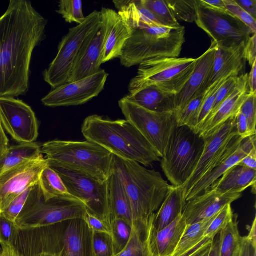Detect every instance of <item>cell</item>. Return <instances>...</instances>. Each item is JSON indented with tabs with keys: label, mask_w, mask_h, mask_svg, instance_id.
<instances>
[{
	"label": "cell",
	"mask_w": 256,
	"mask_h": 256,
	"mask_svg": "<svg viewBox=\"0 0 256 256\" xmlns=\"http://www.w3.org/2000/svg\"><path fill=\"white\" fill-rule=\"evenodd\" d=\"M46 24L30 1H10L0 18V97L28 92L32 52L44 40Z\"/></svg>",
	"instance_id": "1"
},
{
	"label": "cell",
	"mask_w": 256,
	"mask_h": 256,
	"mask_svg": "<svg viewBox=\"0 0 256 256\" xmlns=\"http://www.w3.org/2000/svg\"><path fill=\"white\" fill-rule=\"evenodd\" d=\"M122 19L130 28L119 58L130 68L155 58H178L185 42V28L162 26L140 0H114Z\"/></svg>",
	"instance_id": "2"
},
{
	"label": "cell",
	"mask_w": 256,
	"mask_h": 256,
	"mask_svg": "<svg viewBox=\"0 0 256 256\" xmlns=\"http://www.w3.org/2000/svg\"><path fill=\"white\" fill-rule=\"evenodd\" d=\"M112 170L118 176L126 191L132 210V226H146L172 186L158 172L114 155Z\"/></svg>",
	"instance_id": "3"
},
{
	"label": "cell",
	"mask_w": 256,
	"mask_h": 256,
	"mask_svg": "<svg viewBox=\"0 0 256 256\" xmlns=\"http://www.w3.org/2000/svg\"><path fill=\"white\" fill-rule=\"evenodd\" d=\"M82 132L86 140L119 158L146 166L160 160L148 142L126 120H114L90 116L83 122Z\"/></svg>",
	"instance_id": "4"
},
{
	"label": "cell",
	"mask_w": 256,
	"mask_h": 256,
	"mask_svg": "<svg viewBox=\"0 0 256 256\" xmlns=\"http://www.w3.org/2000/svg\"><path fill=\"white\" fill-rule=\"evenodd\" d=\"M40 151L48 166L78 171L102 182L106 181L112 172L114 155L87 140H52L41 145Z\"/></svg>",
	"instance_id": "5"
},
{
	"label": "cell",
	"mask_w": 256,
	"mask_h": 256,
	"mask_svg": "<svg viewBox=\"0 0 256 256\" xmlns=\"http://www.w3.org/2000/svg\"><path fill=\"white\" fill-rule=\"evenodd\" d=\"M204 139L186 126H176L168 141L161 168L174 186H182L194 172L202 154Z\"/></svg>",
	"instance_id": "6"
},
{
	"label": "cell",
	"mask_w": 256,
	"mask_h": 256,
	"mask_svg": "<svg viewBox=\"0 0 256 256\" xmlns=\"http://www.w3.org/2000/svg\"><path fill=\"white\" fill-rule=\"evenodd\" d=\"M196 58H155L140 64L136 76L128 84L129 92L154 86L170 95L182 89L192 76Z\"/></svg>",
	"instance_id": "7"
},
{
	"label": "cell",
	"mask_w": 256,
	"mask_h": 256,
	"mask_svg": "<svg viewBox=\"0 0 256 256\" xmlns=\"http://www.w3.org/2000/svg\"><path fill=\"white\" fill-rule=\"evenodd\" d=\"M86 212L85 205L79 200L54 198L45 200L38 182L33 186L14 222L18 229H30L73 219H84Z\"/></svg>",
	"instance_id": "8"
},
{
	"label": "cell",
	"mask_w": 256,
	"mask_h": 256,
	"mask_svg": "<svg viewBox=\"0 0 256 256\" xmlns=\"http://www.w3.org/2000/svg\"><path fill=\"white\" fill-rule=\"evenodd\" d=\"M100 11L94 10L84 20L69 30L62 40L55 58L43 72L44 81L55 88L69 82L74 64L86 38L100 24Z\"/></svg>",
	"instance_id": "9"
},
{
	"label": "cell",
	"mask_w": 256,
	"mask_h": 256,
	"mask_svg": "<svg viewBox=\"0 0 256 256\" xmlns=\"http://www.w3.org/2000/svg\"><path fill=\"white\" fill-rule=\"evenodd\" d=\"M126 120L130 123L162 158L170 137L176 126L172 112H154L129 101L124 96L118 101Z\"/></svg>",
	"instance_id": "10"
},
{
	"label": "cell",
	"mask_w": 256,
	"mask_h": 256,
	"mask_svg": "<svg viewBox=\"0 0 256 256\" xmlns=\"http://www.w3.org/2000/svg\"><path fill=\"white\" fill-rule=\"evenodd\" d=\"M49 166L59 174L71 194L84 204L87 212L104 221L111 228L107 180L102 182L64 167Z\"/></svg>",
	"instance_id": "11"
},
{
	"label": "cell",
	"mask_w": 256,
	"mask_h": 256,
	"mask_svg": "<svg viewBox=\"0 0 256 256\" xmlns=\"http://www.w3.org/2000/svg\"><path fill=\"white\" fill-rule=\"evenodd\" d=\"M194 22L218 46L230 48L246 44L254 34L251 30L228 10L212 9L196 0Z\"/></svg>",
	"instance_id": "12"
},
{
	"label": "cell",
	"mask_w": 256,
	"mask_h": 256,
	"mask_svg": "<svg viewBox=\"0 0 256 256\" xmlns=\"http://www.w3.org/2000/svg\"><path fill=\"white\" fill-rule=\"evenodd\" d=\"M0 122L20 143L34 142L38 135V121L32 108L14 98L0 97Z\"/></svg>",
	"instance_id": "13"
},
{
	"label": "cell",
	"mask_w": 256,
	"mask_h": 256,
	"mask_svg": "<svg viewBox=\"0 0 256 256\" xmlns=\"http://www.w3.org/2000/svg\"><path fill=\"white\" fill-rule=\"evenodd\" d=\"M108 74L100 69L98 72L77 81L54 88L42 99L49 107L74 106L84 104L103 90Z\"/></svg>",
	"instance_id": "14"
},
{
	"label": "cell",
	"mask_w": 256,
	"mask_h": 256,
	"mask_svg": "<svg viewBox=\"0 0 256 256\" xmlns=\"http://www.w3.org/2000/svg\"><path fill=\"white\" fill-rule=\"evenodd\" d=\"M48 166L42 154L0 175V213L18 196L38 183L41 172Z\"/></svg>",
	"instance_id": "15"
},
{
	"label": "cell",
	"mask_w": 256,
	"mask_h": 256,
	"mask_svg": "<svg viewBox=\"0 0 256 256\" xmlns=\"http://www.w3.org/2000/svg\"><path fill=\"white\" fill-rule=\"evenodd\" d=\"M67 221L30 229H18L12 247L20 256H38L44 253L58 256L62 248Z\"/></svg>",
	"instance_id": "16"
},
{
	"label": "cell",
	"mask_w": 256,
	"mask_h": 256,
	"mask_svg": "<svg viewBox=\"0 0 256 256\" xmlns=\"http://www.w3.org/2000/svg\"><path fill=\"white\" fill-rule=\"evenodd\" d=\"M236 116L229 118L204 139V148L198 162L188 180L180 186L184 196L201 178L214 168L232 138L238 134Z\"/></svg>",
	"instance_id": "17"
},
{
	"label": "cell",
	"mask_w": 256,
	"mask_h": 256,
	"mask_svg": "<svg viewBox=\"0 0 256 256\" xmlns=\"http://www.w3.org/2000/svg\"><path fill=\"white\" fill-rule=\"evenodd\" d=\"M106 26L102 20L83 42L76 58L70 82L88 77L100 70Z\"/></svg>",
	"instance_id": "18"
},
{
	"label": "cell",
	"mask_w": 256,
	"mask_h": 256,
	"mask_svg": "<svg viewBox=\"0 0 256 256\" xmlns=\"http://www.w3.org/2000/svg\"><path fill=\"white\" fill-rule=\"evenodd\" d=\"M216 50L212 41L210 48L196 58L194 72L180 92L174 96V114L178 113L194 96L210 86V80Z\"/></svg>",
	"instance_id": "19"
},
{
	"label": "cell",
	"mask_w": 256,
	"mask_h": 256,
	"mask_svg": "<svg viewBox=\"0 0 256 256\" xmlns=\"http://www.w3.org/2000/svg\"><path fill=\"white\" fill-rule=\"evenodd\" d=\"M241 196V193L224 194L209 188L202 194L186 202L182 216L187 224L211 218Z\"/></svg>",
	"instance_id": "20"
},
{
	"label": "cell",
	"mask_w": 256,
	"mask_h": 256,
	"mask_svg": "<svg viewBox=\"0 0 256 256\" xmlns=\"http://www.w3.org/2000/svg\"><path fill=\"white\" fill-rule=\"evenodd\" d=\"M106 26L102 64L120 58L130 38V28L116 11L103 8L100 11Z\"/></svg>",
	"instance_id": "21"
},
{
	"label": "cell",
	"mask_w": 256,
	"mask_h": 256,
	"mask_svg": "<svg viewBox=\"0 0 256 256\" xmlns=\"http://www.w3.org/2000/svg\"><path fill=\"white\" fill-rule=\"evenodd\" d=\"M243 138L238 134L232 138L226 149L214 168L201 178L184 196L186 202L202 194L212 184L220 178L226 171L238 164L248 154L240 146Z\"/></svg>",
	"instance_id": "22"
},
{
	"label": "cell",
	"mask_w": 256,
	"mask_h": 256,
	"mask_svg": "<svg viewBox=\"0 0 256 256\" xmlns=\"http://www.w3.org/2000/svg\"><path fill=\"white\" fill-rule=\"evenodd\" d=\"M93 231L84 219L68 220L62 236V248L58 256H95Z\"/></svg>",
	"instance_id": "23"
},
{
	"label": "cell",
	"mask_w": 256,
	"mask_h": 256,
	"mask_svg": "<svg viewBox=\"0 0 256 256\" xmlns=\"http://www.w3.org/2000/svg\"><path fill=\"white\" fill-rule=\"evenodd\" d=\"M187 224L180 214L168 226L155 230L150 220L147 228V240L153 256H171L181 238Z\"/></svg>",
	"instance_id": "24"
},
{
	"label": "cell",
	"mask_w": 256,
	"mask_h": 256,
	"mask_svg": "<svg viewBox=\"0 0 256 256\" xmlns=\"http://www.w3.org/2000/svg\"><path fill=\"white\" fill-rule=\"evenodd\" d=\"M245 45L243 44L236 47L226 48L216 44L210 86L225 77L244 74L243 72L246 62Z\"/></svg>",
	"instance_id": "25"
},
{
	"label": "cell",
	"mask_w": 256,
	"mask_h": 256,
	"mask_svg": "<svg viewBox=\"0 0 256 256\" xmlns=\"http://www.w3.org/2000/svg\"><path fill=\"white\" fill-rule=\"evenodd\" d=\"M248 76L204 123L198 134L204 139L229 118L236 116L249 93Z\"/></svg>",
	"instance_id": "26"
},
{
	"label": "cell",
	"mask_w": 256,
	"mask_h": 256,
	"mask_svg": "<svg viewBox=\"0 0 256 256\" xmlns=\"http://www.w3.org/2000/svg\"><path fill=\"white\" fill-rule=\"evenodd\" d=\"M256 180V170L236 164L226 171L209 188L224 194L242 193L250 186L253 187L255 190Z\"/></svg>",
	"instance_id": "27"
},
{
	"label": "cell",
	"mask_w": 256,
	"mask_h": 256,
	"mask_svg": "<svg viewBox=\"0 0 256 256\" xmlns=\"http://www.w3.org/2000/svg\"><path fill=\"white\" fill-rule=\"evenodd\" d=\"M174 96L154 86H148L129 92L125 97L132 102L150 111L174 113Z\"/></svg>",
	"instance_id": "28"
},
{
	"label": "cell",
	"mask_w": 256,
	"mask_h": 256,
	"mask_svg": "<svg viewBox=\"0 0 256 256\" xmlns=\"http://www.w3.org/2000/svg\"><path fill=\"white\" fill-rule=\"evenodd\" d=\"M186 203L182 188L172 186L158 210L149 219L152 227L160 230L168 226L182 214Z\"/></svg>",
	"instance_id": "29"
},
{
	"label": "cell",
	"mask_w": 256,
	"mask_h": 256,
	"mask_svg": "<svg viewBox=\"0 0 256 256\" xmlns=\"http://www.w3.org/2000/svg\"><path fill=\"white\" fill-rule=\"evenodd\" d=\"M107 183L111 222L114 218H121L132 226V213L128 196L120 178L112 170Z\"/></svg>",
	"instance_id": "30"
},
{
	"label": "cell",
	"mask_w": 256,
	"mask_h": 256,
	"mask_svg": "<svg viewBox=\"0 0 256 256\" xmlns=\"http://www.w3.org/2000/svg\"><path fill=\"white\" fill-rule=\"evenodd\" d=\"M38 184L45 200L54 198L79 200L71 194L59 174L49 166L41 172Z\"/></svg>",
	"instance_id": "31"
},
{
	"label": "cell",
	"mask_w": 256,
	"mask_h": 256,
	"mask_svg": "<svg viewBox=\"0 0 256 256\" xmlns=\"http://www.w3.org/2000/svg\"><path fill=\"white\" fill-rule=\"evenodd\" d=\"M40 148L41 146L35 142L20 143L10 146L7 154L0 165V175L23 162L42 154Z\"/></svg>",
	"instance_id": "32"
},
{
	"label": "cell",
	"mask_w": 256,
	"mask_h": 256,
	"mask_svg": "<svg viewBox=\"0 0 256 256\" xmlns=\"http://www.w3.org/2000/svg\"><path fill=\"white\" fill-rule=\"evenodd\" d=\"M187 224L174 251L171 256H187L190 252L202 240L206 228L215 217Z\"/></svg>",
	"instance_id": "33"
},
{
	"label": "cell",
	"mask_w": 256,
	"mask_h": 256,
	"mask_svg": "<svg viewBox=\"0 0 256 256\" xmlns=\"http://www.w3.org/2000/svg\"><path fill=\"white\" fill-rule=\"evenodd\" d=\"M238 216L220 232V243L218 256H239L241 250L242 237L238 227Z\"/></svg>",
	"instance_id": "34"
},
{
	"label": "cell",
	"mask_w": 256,
	"mask_h": 256,
	"mask_svg": "<svg viewBox=\"0 0 256 256\" xmlns=\"http://www.w3.org/2000/svg\"><path fill=\"white\" fill-rule=\"evenodd\" d=\"M234 215L231 204H226L216 214L204 231L202 240L188 254H192L204 246L212 242L216 236L232 220Z\"/></svg>",
	"instance_id": "35"
},
{
	"label": "cell",
	"mask_w": 256,
	"mask_h": 256,
	"mask_svg": "<svg viewBox=\"0 0 256 256\" xmlns=\"http://www.w3.org/2000/svg\"><path fill=\"white\" fill-rule=\"evenodd\" d=\"M147 228L148 226H132L130 240L118 256H153L148 245Z\"/></svg>",
	"instance_id": "36"
},
{
	"label": "cell",
	"mask_w": 256,
	"mask_h": 256,
	"mask_svg": "<svg viewBox=\"0 0 256 256\" xmlns=\"http://www.w3.org/2000/svg\"><path fill=\"white\" fill-rule=\"evenodd\" d=\"M208 89L193 98L178 113L174 114L176 126H186L194 130L198 112Z\"/></svg>",
	"instance_id": "37"
},
{
	"label": "cell",
	"mask_w": 256,
	"mask_h": 256,
	"mask_svg": "<svg viewBox=\"0 0 256 256\" xmlns=\"http://www.w3.org/2000/svg\"><path fill=\"white\" fill-rule=\"evenodd\" d=\"M140 2L162 26L170 28H178L180 26L166 0H140Z\"/></svg>",
	"instance_id": "38"
},
{
	"label": "cell",
	"mask_w": 256,
	"mask_h": 256,
	"mask_svg": "<svg viewBox=\"0 0 256 256\" xmlns=\"http://www.w3.org/2000/svg\"><path fill=\"white\" fill-rule=\"evenodd\" d=\"M132 226L121 218H114L111 222V236L114 254H120L128 244L132 232Z\"/></svg>",
	"instance_id": "39"
},
{
	"label": "cell",
	"mask_w": 256,
	"mask_h": 256,
	"mask_svg": "<svg viewBox=\"0 0 256 256\" xmlns=\"http://www.w3.org/2000/svg\"><path fill=\"white\" fill-rule=\"evenodd\" d=\"M230 76L218 80L208 88L198 112L195 128L193 130L196 133H199L202 126L210 114L214 106L218 90L226 80Z\"/></svg>",
	"instance_id": "40"
},
{
	"label": "cell",
	"mask_w": 256,
	"mask_h": 256,
	"mask_svg": "<svg viewBox=\"0 0 256 256\" xmlns=\"http://www.w3.org/2000/svg\"><path fill=\"white\" fill-rule=\"evenodd\" d=\"M57 12L68 23L82 24L85 20L80 0H60Z\"/></svg>",
	"instance_id": "41"
},
{
	"label": "cell",
	"mask_w": 256,
	"mask_h": 256,
	"mask_svg": "<svg viewBox=\"0 0 256 256\" xmlns=\"http://www.w3.org/2000/svg\"><path fill=\"white\" fill-rule=\"evenodd\" d=\"M248 76V74L246 73L238 76H230L226 80L216 92L214 106L207 120L216 112Z\"/></svg>",
	"instance_id": "42"
},
{
	"label": "cell",
	"mask_w": 256,
	"mask_h": 256,
	"mask_svg": "<svg viewBox=\"0 0 256 256\" xmlns=\"http://www.w3.org/2000/svg\"><path fill=\"white\" fill-rule=\"evenodd\" d=\"M176 20L192 22L196 16V0H166Z\"/></svg>",
	"instance_id": "43"
},
{
	"label": "cell",
	"mask_w": 256,
	"mask_h": 256,
	"mask_svg": "<svg viewBox=\"0 0 256 256\" xmlns=\"http://www.w3.org/2000/svg\"><path fill=\"white\" fill-rule=\"evenodd\" d=\"M92 246L95 256H114L112 236L104 232H93Z\"/></svg>",
	"instance_id": "44"
},
{
	"label": "cell",
	"mask_w": 256,
	"mask_h": 256,
	"mask_svg": "<svg viewBox=\"0 0 256 256\" xmlns=\"http://www.w3.org/2000/svg\"><path fill=\"white\" fill-rule=\"evenodd\" d=\"M256 92L248 94L246 98L242 104L239 112L246 118L249 130L252 135L256 134Z\"/></svg>",
	"instance_id": "45"
},
{
	"label": "cell",
	"mask_w": 256,
	"mask_h": 256,
	"mask_svg": "<svg viewBox=\"0 0 256 256\" xmlns=\"http://www.w3.org/2000/svg\"><path fill=\"white\" fill-rule=\"evenodd\" d=\"M34 186L30 187L16 198L2 213L8 220L15 222L26 204Z\"/></svg>",
	"instance_id": "46"
},
{
	"label": "cell",
	"mask_w": 256,
	"mask_h": 256,
	"mask_svg": "<svg viewBox=\"0 0 256 256\" xmlns=\"http://www.w3.org/2000/svg\"><path fill=\"white\" fill-rule=\"evenodd\" d=\"M18 228L15 222L0 213V244L12 246Z\"/></svg>",
	"instance_id": "47"
},
{
	"label": "cell",
	"mask_w": 256,
	"mask_h": 256,
	"mask_svg": "<svg viewBox=\"0 0 256 256\" xmlns=\"http://www.w3.org/2000/svg\"><path fill=\"white\" fill-rule=\"evenodd\" d=\"M228 11L246 25L252 31L256 32V18L246 12L234 0H224Z\"/></svg>",
	"instance_id": "48"
},
{
	"label": "cell",
	"mask_w": 256,
	"mask_h": 256,
	"mask_svg": "<svg viewBox=\"0 0 256 256\" xmlns=\"http://www.w3.org/2000/svg\"><path fill=\"white\" fill-rule=\"evenodd\" d=\"M89 226L93 232H104L111 235V228L106 222L88 212L84 218Z\"/></svg>",
	"instance_id": "49"
},
{
	"label": "cell",
	"mask_w": 256,
	"mask_h": 256,
	"mask_svg": "<svg viewBox=\"0 0 256 256\" xmlns=\"http://www.w3.org/2000/svg\"><path fill=\"white\" fill-rule=\"evenodd\" d=\"M244 56L246 60L252 66L256 62V34H253L245 45Z\"/></svg>",
	"instance_id": "50"
},
{
	"label": "cell",
	"mask_w": 256,
	"mask_h": 256,
	"mask_svg": "<svg viewBox=\"0 0 256 256\" xmlns=\"http://www.w3.org/2000/svg\"><path fill=\"white\" fill-rule=\"evenodd\" d=\"M239 256H256V241L252 240L248 236H242Z\"/></svg>",
	"instance_id": "51"
},
{
	"label": "cell",
	"mask_w": 256,
	"mask_h": 256,
	"mask_svg": "<svg viewBox=\"0 0 256 256\" xmlns=\"http://www.w3.org/2000/svg\"><path fill=\"white\" fill-rule=\"evenodd\" d=\"M236 128L237 134L244 138L252 136L246 118L240 112L236 116Z\"/></svg>",
	"instance_id": "52"
},
{
	"label": "cell",
	"mask_w": 256,
	"mask_h": 256,
	"mask_svg": "<svg viewBox=\"0 0 256 256\" xmlns=\"http://www.w3.org/2000/svg\"><path fill=\"white\" fill-rule=\"evenodd\" d=\"M9 147L8 139L0 122V165L7 154Z\"/></svg>",
	"instance_id": "53"
},
{
	"label": "cell",
	"mask_w": 256,
	"mask_h": 256,
	"mask_svg": "<svg viewBox=\"0 0 256 256\" xmlns=\"http://www.w3.org/2000/svg\"><path fill=\"white\" fill-rule=\"evenodd\" d=\"M235 2L246 12L256 18V0H234Z\"/></svg>",
	"instance_id": "54"
},
{
	"label": "cell",
	"mask_w": 256,
	"mask_h": 256,
	"mask_svg": "<svg viewBox=\"0 0 256 256\" xmlns=\"http://www.w3.org/2000/svg\"><path fill=\"white\" fill-rule=\"evenodd\" d=\"M237 164L256 170V150H253L243 158Z\"/></svg>",
	"instance_id": "55"
},
{
	"label": "cell",
	"mask_w": 256,
	"mask_h": 256,
	"mask_svg": "<svg viewBox=\"0 0 256 256\" xmlns=\"http://www.w3.org/2000/svg\"><path fill=\"white\" fill-rule=\"evenodd\" d=\"M206 6L219 10H227L224 0H199Z\"/></svg>",
	"instance_id": "56"
},
{
	"label": "cell",
	"mask_w": 256,
	"mask_h": 256,
	"mask_svg": "<svg viewBox=\"0 0 256 256\" xmlns=\"http://www.w3.org/2000/svg\"><path fill=\"white\" fill-rule=\"evenodd\" d=\"M250 73L248 74V85L250 92H256V62L251 66Z\"/></svg>",
	"instance_id": "57"
},
{
	"label": "cell",
	"mask_w": 256,
	"mask_h": 256,
	"mask_svg": "<svg viewBox=\"0 0 256 256\" xmlns=\"http://www.w3.org/2000/svg\"><path fill=\"white\" fill-rule=\"evenodd\" d=\"M212 242H213L204 246L189 256H210L212 248Z\"/></svg>",
	"instance_id": "58"
},
{
	"label": "cell",
	"mask_w": 256,
	"mask_h": 256,
	"mask_svg": "<svg viewBox=\"0 0 256 256\" xmlns=\"http://www.w3.org/2000/svg\"><path fill=\"white\" fill-rule=\"evenodd\" d=\"M0 256H20L12 246L2 245Z\"/></svg>",
	"instance_id": "59"
},
{
	"label": "cell",
	"mask_w": 256,
	"mask_h": 256,
	"mask_svg": "<svg viewBox=\"0 0 256 256\" xmlns=\"http://www.w3.org/2000/svg\"><path fill=\"white\" fill-rule=\"evenodd\" d=\"M220 243V234L218 233L215 237L212 246V248L210 256H218L219 249Z\"/></svg>",
	"instance_id": "60"
},
{
	"label": "cell",
	"mask_w": 256,
	"mask_h": 256,
	"mask_svg": "<svg viewBox=\"0 0 256 256\" xmlns=\"http://www.w3.org/2000/svg\"><path fill=\"white\" fill-rule=\"evenodd\" d=\"M256 218H254L248 236L252 240L256 241Z\"/></svg>",
	"instance_id": "61"
},
{
	"label": "cell",
	"mask_w": 256,
	"mask_h": 256,
	"mask_svg": "<svg viewBox=\"0 0 256 256\" xmlns=\"http://www.w3.org/2000/svg\"><path fill=\"white\" fill-rule=\"evenodd\" d=\"M38 256H52L50 254L44 253V254H40L38 255Z\"/></svg>",
	"instance_id": "62"
},
{
	"label": "cell",
	"mask_w": 256,
	"mask_h": 256,
	"mask_svg": "<svg viewBox=\"0 0 256 256\" xmlns=\"http://www.w3.org/2000/svg\"><path fill=\"white\" fill-rule=\"evenodd\" d=\"M118 254H117V255H115V256H118Z\"/></svg>",
	"instance_id": "63"
},
{
	"label": "cell",
	"mask_w": 256,
	"mask_h": 256,
	"mask_svg": "<svg viewBox=\"0 0 256 256\" xmlns=\"http://www.w3.org/2000/svg\"></svg>",
	"instance_id": "64"
}]
</instances>
